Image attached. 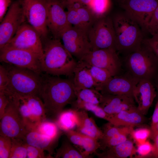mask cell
Returning a JSON list of instances; mask_svg holds the SVG:
<instances>
[{"instance_id":"6da1fadb","label":"cell","mask_w":158,"mask_h":158,"mask_svg":"<svg viewBox=\"0 0 158 158\" xmlns=\"http://www.w3.org/2000/svg\"><path fill=\"white\" fill-rule=\"evenodd\" d=\"M46 74L41 76L39 96L47 116L55 120L66 106L75 100L76 95L73 80Z\"/></svg>"},{"instance_id":"7a4b0ae2","label":"cell","mask_w":158,"mask_h":158,"mask_svg":"<svg viewBox=\"0 0 158 158\" xmlns=\"http://www.w3.org/2000/svg\"><path fill=\"white\" fill-rule=\"evenodd\" d=\"M44 41L43 54L40 59L42 72L56 76L73 75L78 61L65 49L61 39L53 38Z\"/></svg>"},{"instance_id":"3957f363","label":"cell","mask_w":158,"mask_h":158,"mask_svg":"<svg viewBox=\"0 0 158 158\" xmlns=\"http://www.w3.org/2000/svg\"><path fill=\"white\" fill-rule=\"evenodd\" d=\"M112 19L117 52L125 57L139 49L145 38L138 23L125 11L117 13Z\"/></svg>"},{"instance_id":"277c9868","label":"cell","mask_w":158,"mask_h":158,"mask_svg":"<svg viewBox=\"0 0 158 158\" xmlns=\"http://www.w3.org/2000/svg\"><path fill=\"white\" fill-rule=\"evenodd\" d=\"M122 63L126 71L138 81L154 82L158 74V59L143 43L139 49L124 57Z\"/></svg>"},{"instance_id":"5b68a950","label":"cell","mask_w":158,"mask_h":158,"mask_svg":"<svg viewBox=\"0 0 158 158\" xmlns=\"http://www.w3.org/2000/svg\"><path fill=\"white\" fill-rule=\"evenodd\" d=\"M10 65L5 66L9 78V84L3 92L8 96H39L42 82L41 74Z\"/></svg>"},{"instance_id":"8992f818","label":"cell","mask_w":158,"mask_h":158,"mask_svg":"<svg viewBox=\"0 0 158 158\" xmlns=\"http://www.w3.org/2000/svg\"><path fill=\"white\" fill-rule=\"evenodd\" d=\"M87 34L91 50L109 48L116 50L113 20L108 15L97 19Z\"/></svg>"},{"instance_id":"52a82bcc","label":"cell","mask_w":158,"mask_h":158,"mask_svg":"<svg viewBox=\"0 0 158 158\" xmlns=\"http://www.w3.org/2000/svg\"><path fill=\"white\" fill-rule=\"evenodd\" d=\"M25 22L40 35L42 41L48 38L47 4L45 0H22Z\"/></svg>"},{"instance_id":"ba28073f","label":"cell","mask_w":158,"mask_h":158,"mask_svg":"<svg viewBox=\"0 0 158 158\" xmlns=\"http://www.w3.org/2000/svg\"><path fill=\"white\" fill-rule=\"evenodd\" d=\"M6 47L31 51L37 55L40 59L43 53V43L40 35L26 22L21 25L12 39L4 47Z\"/></svg>"},{"instance_id":"9c48e42d","label":"cell","mask_w":158,"mask_h":158,"mask_svg":"<svg viewBox=\"0 0 158 158\" xmlns=\"http://www.w3.org/2000/svg\"><path fill=\"white\" fill-rule=\"evenodd\" d=\"M21 1L16 0L12 2L0 22V50L7 45L21 25L25 22Z\"/></svg>"},{"instance_id":"30bf717a","label":"cell","mask_w":158,"mask_h":158,"mask_svg":"<svg viewBox=\"0 0 158 158\" xmlns=\"http://www.w3.org/2000/svg\"><path fill=\"white\" fill-rule=\"evenodd\" d=\"M124 11L138 24L144 34L154 12L158 6V0H116Z\"/></svg>"},{"instance_id":"8fae6325","label":"cell","mask_w":158,"mask_h":158,"mask_svg":"<svg viewBox=\"0 0 158 158\" xmlns=\"http://www.w3.org/2000/svg\"><path fill=\"white\" fill-rule=\"evenodd\" d=\"M0 51L1 62L41 74L40 58L35 54L25 50L10 47H5Z\"/></svg>"},{"instance_id":"7c38bea8","label":"cell","mask_w":158,"mask_h":158,"mask_svg":"<svg viewBox=\"0 0 158 158\" xmlns=\"http://www.w3.org/2000/svg\"><path fill=\"white\" fill-rule=\"evenodd\" d=\"M0 120V135L23 139L27 129L18 108L10 99Z\"/></svg>"},{"instance_id":"4fadbf2b","label":"cell","mask_w":158,"mask_h":158,"mask_svg":"<svg viewBox=\"0 0 158 158\" xmlns=\"http://www.w3.org/2000/svg\"><path fill=\"white\" fill-rule=\"evenodd\" d=\"M67 50L78 61L91 50L87 32L71 26L64 30L61 37Z\"/></svg>"},{"instance_id":"5bb4252c","label":"cell","mask_w":158,"mask_h":158,"mask_svg":"<svg viewBox=\"0 0 158 158\" xmlns=\"http://www.w3.org/2000/svg\"><path fill=\"white\" fill-rule=\"evenodd\" d=\"M82 60L107 70L112 76L123 73L122 62L116 50L113 49L91 50Z\"/></svg>"},{"instance_id":"9a60e30c","label":"cell","mask_w":158,"mask_h":158,"mask_svg":"<svg viewBox=\"0 0 158 158\" xmlns=\"http://www.w3.org/2000/svg\"><path fill=\"white\" fill-rule=\"evenodd\" d=\"M47 4V25L53 38L61 39L63 31L71 25L68 22L62 0H45Z\"/></svg>"},{"instance_id":"2e32d148","label":"cell","mask_w":158,"mask_h":158,"mask_svg":"<svg viewBox=\"0 0 158 158\" xmlns=\"http://www.w3.org/2000/svg\"><path fill=\"white\" fill-rule=\"evenodd\" d=\"M138 82L125 71L120 75L112 76L96 89L102 94L125 95L133 98V90Z\"/></svg>"},{"instance_id":"e0dca14e","label":"cell","mask_w":158,"mask_h":158,"mask_svg":"<svg viewBox=\"0 0 158 158\" xmlns=\"http://www.w3.org/2000/svg\"><path fill=\"white\" fill-rule=\"evenodd\" d=\"M133 95L138 109L143 114L146 115L157 96L154 82L147 80L138 81L134 89Z\"/></svg>"},{"instance_id":"ac0fdd59","label":"cell","mask_w":158,"mask_h":158,"mask_svg":"<svg viewBox=\"0 0 158 158\" xmlns=\"http://www.w3.org/2000/svg\"><path fill=\"white\" fill-rule=\"evenodd\" d=\"M145 121V115L135 106L127 110L111 114L108 122L116 126L133 128L143 124Z\"/></svg>"},{"instance_id":"d6986e66","label":"cell","mask_w":158,"mask_h":158,"mask_svg":"<svg viewBox=\"0 0 158 158\" xmlns=\"http://www.w3.org/2000/svg\"><path fill=\"white\" fill-rule=\"evenodd\" d=\"M66 12L70 25L87 32L97 19L87 6L77 10L68 9Z\"/></svg>"},{"instance_id":"ffe728a7","label":"cell","mask_w":158,"mask_h":158,"mask_svg":"<svg viewBox=\"0 0 158 158\" xmlns=\"http://www.w3.org/2000/svg\"><path fill=\"white\" fill-rule=\"evenodd\" d=\"M73 76V82L76 95L78 92L84 89H96V84L90 74L89 64L85 61H78Z\"/></svg>"},{"instance_id":"44dd1931","label":"cell","mask_w":158,"mask_h":158,"mask_svg":"<svg viewBox=\"0 0 158 158\" xmlns=\"http://www.w3.org/2000/svg\"><path fill=\"white\" fill-rule=\"evenodd\" d=\"M77 114L78 118L77 131L98 140L103 138V131L97 126L94 120L89 116L86 111L77 110Z\"/></svg>"},{"instance_id":"7402d4cb","label":"cell","mask_w":158,"mask_h":158,"mask_svg":"<svg viewBox=\"0 0 158 158\" xmlns=\"http://www.w3.org/2000/svg\"><path fill=\"white\" fill-rule=\"evenodd\" d=\"M23 140L27 145L47 151L50 156L58 140L51 139L35 130H28Z\"/></svg>"},{"instance_id":"603a6c76","label":"cell","mask_w":158,"mask_h":158,"mask_svg":"<svg viewBox=\"0 0 158 158\" xmlns=\"http://www.w3.org/2000/svg\"><path fill=\"white\" fill-rule=\"evenodd\" d=\"M95 154L98 157L101 158L132 157L136 154L137 149L133 141L128 139L122 143L106 149L102 153L96 152Z\"/></svg>"},{"instance_id":"cb8c5ba5","label":"cell","mask_w":158,"mask_h":158,"mask_svg":"<svg viewBox=\"0 0 158 158\" xmlns=\"http://www.w3.org/2000/svg\"><path fill=\"white\" fill-rule=\"evenodd\" d=\"M134 99L127 96L102 94L99 106L107 114H116L125 103Z\"/></svg>"},{"instance_id":"d4e9b609","label":"cell","mask_w":158,"mask_h":158,"mask_svg":"<svg viewBox=\"0 0 158 158\" xmlns=\"http://www.w3.org/2000/svg\"><path fill=\"white\" fill-rule=\"evenodd\" d=\"M31 114L36 126L46 119L47 115L44 103L38 95L23 96Z\"/></svg>"},{"instance_id":"484cf974","label":"cell","mask_w":158,"mask_h":158,"mask_svg":"<svg viewBox=\"0 0 158 158\" xmlns=\"http://www.w3.org/2000/svg\"><path fill=\"white\" fill-rule=\"evenodd\" d=\"M77 111L74 109L63 110L59 114L55 120L61 130L64 132L76 128L78 123Z\"/></svg>"},{"instance_id":"4316f807","label":"cell","mask_w":158,"mask_h":158,"mask_svg":"<svg viewBox=\"0 0 158 158\" xmlns=\"http://www.w3.org/2000/svg\"><path fill=\"white\" fill-rule=\"evenodd\" d=\"M72 104L75 109L90 111L97 117L104 119L108 122L110 119L111 114L107 113L99 105L76 99Z\"/></svg>"},{"instance_id":"83f0119b","label":"cell","mask_w":158,"mask_h":158,"mask_svg":"<svg viewBox=\"0 0 158 158\" xmlns=\"http://www.w3.org/2000/svg\"><path fill=\"white\" fill-rule=\"evenodd\" d=\"M40 134L53 139L58 140L63 132L55 122L45 120L40 123L34 129Z\"/></svg>"},{"instance_id":"f1b7e54d","label":"cell","mask_w":158,"mask_h":158,"mask_svg":"<svg viewBox=\"0 0 158 158\" xmlns=\"http://www.w3.org/2000/svg\"><path fill=\"white\" fill-rule=\"evenodd\" d=\"M97 19L108 15L111 6V0H91L87 6Z\"/></svg>"},{"instance_id":"f546056e","label":"cell","mask_w":158,"mask_h":158,"mask_svg":"<svg viewBox=\"0 0 158 158\" xmlns=\"http://www.w3.org/2000/svg\"><path fill=\"white\" fill-rule=\"evenodd\" d=\"M68 140L63 141L57 150L56 158H87L81 152L76 149Z\"/></svg>"},{"instance_id":"4dcf8cb0","label":"cell","mask_w":158,"mask_h":158,"mask_svg":"<svg viewBox=\"0 0 158 158\" xmlns=\"http://www.w3.org/2000/svg\"><path fill=\"white\" fill-rule=\"evenodd\" d=\"M102 93L95 89H85L76 94V100L99 105Z\"/></svg>"},{"instance_id":"1f68e13d","label":"cell","mask_w":158,"mask_h":158,"mask_svg":"<svg viewBox=\"0 0 158 158\" xmlns=\"http://www.w3.org/2000/svg\"><path fill=\"white\" fill-rule=\"evenodd\" d=\"M88 64L90 74L97 85L96 89L112 76L107 70Z\"/></svg>"},{"instance_id":"d6a6232c","label":"cell","mask_w":158,"mask_h":158,"mask_svg":"<svg viewBox=\"0 0 158 158\" xmlns=\"http://www.w3.org/2000/svg\"><path fill=\"white\" fill-rule=\"evenodd\" d=\"M12 144L9 158H27V150L23 140L12 139Z\"/></svg>"},{"instance_id":"836d02e7","label":"cell","mask_w":158,"mask_h":158,"mask_svg":"<svg viewBox=\"0 0 158 158\" xmlns=\"http://www.w3.org/2000/svg\"><path fill=\"white\" fill-rule=\"evenodd\" d=\"M130 134L129 132L121 133L113 137L100 140V147L104 150L111 147L117 145L126 141L127 136Z\"/></svg>"},{"instance_id":"e575fe53","label":"cell","mask_w":158,"mask_h":158,"mask_svg":"<svg viewBox=\"0 0 158 158\" xmlns=\"http://www.w3.org/2000/svg\"><path fill=\"white\" fill-rule=\"evenodd\" d=\"M82 147L84 149L82 153L88 158L90 154L96 152L97 150L100 148V144L98 140L84 134Z\"/></svg>"},{"instance_id":"d590c367","label":"cell","mask_w":158,"mask_h":158,"mask_svg":"<svg viewBox=\"0 0 158 158\" xmlns=\"http://www.w3.org/2000/svg\"><path fill=\"white\" fill-rule=\"evenodd\" d=\"M133 129V128L116 126L108 122L104 127L103 137L102 139L110 138L122 133L129 132L131 134Z\"/></svg>"},{"instance_id":"8d00e7d4","label":"cell","mask_w":158,"mask_h":158,"mask_svg":"<svg viewBox=\"0 0 158 158\" xmlns=\"http://www.w3.org/2000/svg\"><path fill=\"white\" fill-rule=\"evenodd\" d=\"M151 130L146 128H140L133 130L130 135L137 145L142 144L147 140L151 135Z\"/></svg>"},{"instance_id":"74e56055","label":"cell","mask_w":158,"mask_h":158,"mask_svg":"<svg viewBox=\"0 0 158 158\" xmlns=\"http://www.w3.org/2000/svg\"><path fill=\"white\" fill-rule=\"evenodd\" d=\"M11 138L0 136V158H9L12 147Z\"/></svg>"},{"instance_id":"f35d334b","label":"cell","mask_w":158,"mask_h":158,"mask_svg":"<svg viewBox=\"0 0 158 158\" xmlns=\"http://www.w3.org/2000/svg\"><path fill=\"white\" fill-rule=\"evenodd\" d=\"M63 132L71 143L82 147L84 138L83 134L74 130H68Z\"/></svg>"},{"instance_id":"ab89813d","label":"cell","mask_w":158,"mask_h":158,"mask_svg":"<svg viewBox=\"0 0 158 158\" xmlns=\"http://www.w3.org/2000/svg\"><path fill=\"white\" fill-rule=\"evenodd\" d=\"M146 32L149 33L152 36L158 35V6L146 26Z\"/></svg>"},{"instance_id":"60d3db41","label":"cell","mask_w":158,"mask_h":158,"mask_svg":"<svg viewBox=\"0 0 158 158\" xmlns=\"http://www.w3.org/2000/svg\"><path fill=\"white\" fill-rule=\"evenodd\" d=\"M153 149V145L147 140L143 143L137 145V153L138 157H145L151 154Z\"/></svg>"},{"instance_id":"b9f144b4","label":"cell","mask_w":158,"mask_h":158,"mask_svg":"<svg viewBox=\"0 0 158 158\" xmlns=\"http://www.w3.org/2000/svg\"><path fill=\"white\" fill-rule=\"evenodd\" d=\"M27 158H51L52 156H46L44 151L40 148L26 144Z\"/></svg>"},{"instance_id":"7bdbcfd3","label":"cell","mask_w":158,"mask_h":158,"mask_svg":"<svg viewBox=\"0 0 158 158\" xmlns=\"http://www.w3.org/2000/svg\"><path fill=\"white\" fill-rule=\"evenodd\" d=\"M9 78L5 66H0V92H4L8 87Z\"/></svg>"},{"instance_id":"ee69618b","label":"cell","mask_w":158,"mask_h":158,"mask_svg":"<svg viewBox=\"0 0 158 158\" xmlns=\"http://www.w3.org/2000/svg\"><path fill=\"white\" fill-rule=\"evenodd\" d=\"M142 43L148 47L158 59V35L144 38Z\"/></svg>"},{"instance_id":"f6af8a7d","label":"cell","mask_w":158,"mask_h":158,"mask_svg":"<svg viewBox=\"0 0 158 158\" xmlns=\"http://www.w3.org/2000/svg\"><path fill=\"white\" fill-rule=\"evenodd\" d=\"M10 102L8 96L3 92H0V119L3 116Z\"/></svg>"},{"instance_id":"bcb514c9","label":"cell","mask_w":158,"mask_h":158,"mask_svg":"<svg viewBox=\"0 0 158 158\" xmlns=\"http://www.w3.org/2000/svg\"><path fill=\"white\" fill-rule=\"evenodd\" d=\"M11 0H0V22L6 15L8 8L11 4Z\"/></svg>"},{"instance_id":"7dc6e473","label":"cell","mask_w":158,"mask_h":158,"mask_svg":"<svg viewBox=\"0 0 158 158\" xmlns=\"http://www.w3.org/2000/svg\"><path fill=\"white\" fill-rule=\"evenodd\" d=\"M151 136L154 141L152 155L154 158H158V132H156Z\"/></svg>"},{"instance_id":"c3c4849f","label":"cell","mask_w":158,"mask_h":158,"mask_svg":"<svg viewBox=\"0 0 158 158\" xmlns=\"http://www.w3.org/2000/svg\"><path fill=\"white\" fill-rule=\"evenodd\" d=\"M158 122V100L155 107L152 115L151 123V132L153 131L157 123Z\"/></svg>"},{"instance_id":"681fc988","label":"cell","mask_w":158,"mask_h":158,"mask_svg":"<svg viewBox=\"0 0 158 158\" xmlns=\"http://www.w3.org/2000/svg\"><path fill=\"white\" fill-rule=\"evenodd\" d=\"M91 0H62L63 3H67L72 2H80L88 6Z\"/></svg>"},{"instance_id":"f907efd6","label":"cell","mask_w":158,"mask_h":158,"mask_svg":"<svg viewBox=\"0 0 158 158\" xmlns=\"http://www.w3.org/2000/svg\"><path fill=\"white\" fill-rule=\"evenodd\" d=\"M154 82L156 89L157 96L158 97V74L154 80Z\"/></svg>"},{"instance_id":"816d5d0a","label":"cell","mask_w":158,"mask_h":158,"mask_svg":"<svg viewBox=\"0 0 158 158\" xmlns=\"http://www.w3.org/2000/svg\"><path fill=\"white\" fill-rule=\"evenodd\" d=\"M151 132V135L156 132H158V122L156 125L154 130Z\"/></svg>"}]
</instances>
